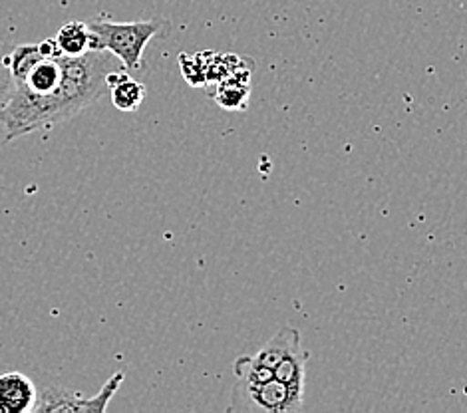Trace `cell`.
<instances>
[{
	"instance_id": "52a82bcc",
	"label": "cell",
	"mask_w": 467,
	"mask_h": 413,
	"mask_svg": "<svg viewBox=\"0 0 467 413\" xmlns=\"http://www.w3.org/2000/svg\"><path fill=\"white\" fill-rule=\"evenodd\" d=\"M300 344V334L296 328H281L275 336L266 342L263 348L253 356L254 362L261 364L266 370H271L275 374V367L281 364V360L285 358L286 354H291L295 348H298Z\"/></svg>"
},
{
	"instance_id": "5b68a950",
	"label": "cell",
	"mask_w": 467,
	"mask_h": 413,
	"mask_svg": "<svg viewBox=\"0 0 467 413\" xmlns=\"http://www.w3.org/2000/svg\"><path fill=\"white\" fill-rule=\"evenodd\" d=\"M36 386L25 374L0 376V413H26L36 404Z\"/></svg>"
},
{
	"instance_id": "ba28073f",
	"label": "cell",
	"mask_w": 467,
	"mask_h": 413,
	"mask_svg": "<svg viewBox=\"0 0 467 413\" xmlns=\"http://www.w3.org/2000/svg\"><path fill=\"white\" fill-rule=\"evenodd\" d=\"M306 362L308 352L298 346L291 354H286L281 364L275 367V379H279L295 392L305 394V377H306Z\"/></svg>"
},
{
	"instance_id": "30bf717a",
	"label": "cell",
	"mask_w": 467,
	"mask_h": 413,
	"mask_svg": "<svg viewBox=\"0 0 467 413\" xmlns=\"http://www.w3.org/2000/svg\"><path fill=\"white\" fill-rule=\"evenodd\" d=\"M249 82H243L239 77H225L219 82V88L215 90L213 98L227 109H244L249 99Z\"/></svg>"
},
{
	"instance_id": "9c48e42d",
	"label": "cell",
	"mask_w": 467,
	"mask_h": 413,
	"mask_svg": "<svg viewBox=\"0 0 467 413\" xmlns=\"http://www.w3.org/2000/svg\"><path fill=\"white\" fill-rule=\"evenodd\" d=\"M58 46L66 56H82L90 50V28L86 22L72 20L58 30Z\"/></svg>"
},
{
	"instance_id": "8fae6325",
	"label": "cell",
	"mask_w": 467,
	"mask_h": 413,
	"mask_svg": "<svg viewBox=\"0 0 467 413\" xmlns=\"http://www.w3.org/2000/svg\"><path fill=\"white\" fill-rule=\"evenodd\" d=\"M8 52L10 46H6L5 42H0V121H3L8 99L15 92V77L8 66Z\"/></svg>"
},
{
	"instance_id": "277c9868",
	"label": "cell",
	"mask_w": 467,
	"mask_h": 413,
	"mask_svg": "<svg viewBox=\"0 0 467 413\" xmlns=\"http://www.w3.org/2000/svg\"><path fill=\"white\" fill-rule=\"evenodd\" d=\"M124 374L118 372L108 379L104 387L92 398H86L82 394L70 392L68 387L62 386H47L36 398V404L32 411L36 413H99L106 411L109 401L116 396L121 382H124Z\"/></svg>"
},
{
	"instance_id": "3957f363",
	"label": "cell",
	"mask_w": 467,
	"mask_h": 413,
	"mask_svg": "<svg viewBox=\"0 0 467 413\" xmlns=\"http://www.w3.org/2000/svg\"><path fill=\"white\" fill-rule=\"evenodd\" d=\"M303 396L285 386L279 379L259 386H233L231 404L227 411H266V413H295L303 408Z\"/></svg>"
},
{
	"instance_id": "7a4b0ae2",
	"label": "cell",
	"mask_w": 467,
	"mask_h": 413,
	"mask_svg": "<svg viewBox=\"0 0 467 413\" xmlns=\"http://www.w3.org/2000/svg\"><path fill=\"white\" fill-rule=\"evenodd\" d=\"M90 50H104L121 62L126 70H140L141 56L148 44L170 32V20L155 16L138 22H114L104 16L94 18L90 25Z\"/></svg>"
},
{
	"instance_id": "8992f818",
	"label": "cell",
	"mask_w": 467,
	"mask_h": 413,
	"mask_svg": "<svg viewBox=\"0 0 467 413\" xmlns=\"http://www.w3.org/2000/svg\"><path fill=\"white\" fill-rule=\"evenodd\" d=\"M109 84V96H112V104L119 111H136L143 99H146V84L131 77L130 74L116 70L108 76Z\"/></svg>"
},
{
	"instance_id": "6da1fadb",
	"label": "cell",
	"mask_w": 467,
	"mask_h": 413,
	"mask_svg": "<svg viewBox=\"0 0 467 413\" xmlns=\"http://www.w3.org/2000/svg\"><path fill=\"white\" fill-rule=\"evenodd\" d=\"M116 56L104 50H88L82 56H64L60 82L42 96L13 92L3 114L5 141L38 129H50L80 114L109 94L108 76L116 72Z\"/></svg>"
}]
</instances>
